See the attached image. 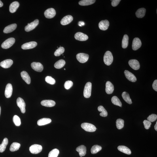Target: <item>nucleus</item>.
Returning <instances> with one entry per match:
<instances>
[{
  "label": "nucleus",
  "instance_id": "1",
  "mask_svg": "<svg viewBox=\"0 0 157 157\" xmlns=\"http://www.w3.org/2000/svg\"><path fill=\"white\" fill-rule=\"evenodd\" d=\"M113 61V57L111 52L108 51L106 52L104 57V61L107 65L111 64Z\"/></svg>",
  "mask_w": 157,
  "mask_h": 157
},
{
  "label": "nucleus",
  "instance_id": "2",
  "mask_svg": "<svg viewBox=\"0 0 157 157\" xmlns=\"http://www.w3.org/2000/svg\"><path fill=\"white\" fill-rule=\"evenodd\" d=\"M81 126L84 130L88 132H94L97 129L96 127L94 125L89 124V123H83L81 124Z\"/></svg>",
  "mask_w": 157,
  "mask_h": 157
},
{
  "label": "nucleus",
  "instance_id": "3",
  "mask_svg": "<svg viewBox=\"0 0 157 157\" xmlns=\"http://www.w3.org/2000/svg\"><path fill=\"white\" fill-rule=\"evenodd\" d=\"M92 84L90 82L87 83L84 87V95L86 98H88L91 96L92 92Z\"/></svg>",
  "mask_w": 157,
  "mask_h": 157
},
{
  "label": "nucleus",
  "instance_id": "4",
  "mask_svg": "<svg viewBox=\"0 0 157 157\" xmlns=\"http://www.w3.org/2000/svg\"><path fill=\"white\" fill-rule=\"evenodd\" d=\"M15 41V40L14 38H9L5 40L2 44L1 47L4 49H7L13 45Z\"/></svg>",
  "mask_w": 157,
  "mask_h": 157
},
{
  "label": "nucleus",
  "instance_id": "5",
  "mask_svg": "<svg viewBox=\"0 0 157 157\" xmlns=\"http://www.w3.org/2000/svg\"><path fill=\"white\" fill-rule=\"evenodd\" d=\"M89 55L84 53H80L76 55V58L81 63H84L88 61L89 58Z\"/></svg>",
  "mask_w": 157,
  "mask_h": 157
},
{
  "label": "nucleus",
  "instance_id": "6",
  "mask_svg": "<svg viewBox=\"0 0 157 157\" xmlns=\"http://www.w3.org/2000/svg\"><path fill=\"white\" fill-rule=\"evenodd\" d=\"M30 151L33 154H37L41 152L42 150V146L38 144H34L29 148Z\"/></svg>",
  "mask_w": 157,
  "mask_h": 157
},
{
  "label": "nucleus",
  "instance_id": "7",
  "mask_svg": "<svg viewBox=\"0 0 157 157\" xmlns=\"http://www.w3.org/2000/svg\"><path fill=\"white\" fill-rule=\"evenodd\" d=\"M39 24V20H35L30 23H28L27 26L25 27V30L27 32H29L35 29Z\"/></svg>",
  "mask_w": 157,
  "mask_h": 157
},
{
  "label": "nucleus",
  "instance_id": "8",
  "mask_svg": "<svg viewBox=\"0 0 157 157\" xmlns=\"http://www.w3.org/2000/svg\"><path fill=\"white\" fill-rule=\"evenodd\" d=\"M44 16L48 19L54 18L56 14L55 10L53 8H50L46 10L44 12Z\"/></svg>",
  "mask_w": 157,
  "mask_h": 157
},
{
  "label": "nucleus",
  "instance_id": "9",
  "mask_svg": "<svg viewBox=\"0 0 157 157\" xmlns=\"http://www.w3.org/2000/svg\"><path fill=\"white\" fill-rule=\"evenodd\" d=\"M17 104L18 106L20 108L22 113H25L26 111L25 108L26 105L24 100L21 97H18L17 99Z\"/></svg>",
  "mask_w": 157,
  "mask_h": 157
},
{
  "label": "nucleus",
  "instance_id": "10",
  "mask_svg": "<svg viewBox=\"0 0 157 157\" xmlns=\"http://www.w3.org/2000/svg\"><path fill=\"white\" fill-rule=\"evenodd\" d=\"M75 39L80 41H85L88 38L87 35L81 32H78L75 34L74 36Z\"/></svg>",
  "mask_w": 157,
  "mask_h": 157
},
{
  "label": "nucleus",
  "instance_id": "11",
  "mask_svg": "<svg viewBox=\"0 0 157 157\" xmlns=\"http://www.w3.org/2000/svg\"><path fill=\"white\" fill-rule=\"evenodd\" d=\"M31 66L33 70L38 72H41L43 69V67L39 62H33L31 63Z\"/></svg>",
  "mask_w": 157,
  "mask_h": 157
},
{
  "label": "nucleus",
  "instance_id": "12",
  "mask_svg": "<svg viewBox=\"0 0 157 157\" xmlns=\"http://www.w3.org/2000/svg\"><path fill=\"white\" fill-rule=\"evenodd\" d=\"M142 43L140 39L138 38H135L133 39L132 44V49L136 50L141 47Z\"/></svg>",
  "mask_w": 157,
  "mask_h": 157
},
{
  "label": "nucleus",
  "instance_id": "13",
  "mask_svg": "<svg viewBox=\"0 0 157 157\" xmlns=\"http://www.w3.org/2000/svg\"><path fill=\"white\" fill-rule=\"evenodd\" d=\"M37 44V43L35 41L30 42L23 44L21 48L25 50L31 49L35 48Z\"/></svg>",
  "mask_w": 157,
  "mask_h": 157
},
{
  "label": "nucleus",
  "instance_id": "14",
  "mask_svg": "<svg viewBox=\"0 0 157 157\" xmlns=\"http://www.w3.org/2000/svg\"><path fill=\"white\" fill-rule=\"evenodd\" d=\"M129 64L131 68L135 70H137L140 69V63L139 61L136 59H131L129 60Z\"/></svg>",
  "mask_w": 157,
  "mask_h": 157
},
{
  "label": "nucleus",
  "instance_id": "15",
  "mask_svg": "<svg viewBox=\"0 0 157 157\" xmlns=\"http://www.w3.org/2000/svg\"><path fill=\"white\" fill-rule=\"evenodd\" d=\"M109 25V21L107 20H102L99 23L98 26L99 29L101 30H107Z\"/></svg>",
  "mask_w": 157,
  "mask_h": 157
},
{
  "label": "nucleus",
  "instance_id": "16",
  "mask_svg": "<svg viewBox=\"0 0 157 157\" xmlns=\"http://www.w3.org/2000/svg\"><path fill=\"white\" fill-rule=\"evenodd\" d=\"M13 63V61L11 59H6L2 61L0 63V65L4 69H8L11 66Z\"/></svg>",
  "mask_w": 157,
  "mask_h": 157
},
{
  "label": "nucleus",
  "instance_id": "17",
  "mask_svg": "<svg viewBox=\"0 0 157 157\" xmlns=\"http://www.w3.org/2000/svg\"><path fill=\"white\" fill-rule=\"evenodd\" d=\"M73 17L69 15L64 17L61 20V23L63 25H66L69 24L73 20Z\"/></svg>",
  "mask_w": 157,
  "mask_h": 157
},
{
  "label": "nucleus",
  "instance_id": "18",
  "mask_svg": "<svg viewBox=\"0 0 157 157\" xmlns=\"http://www.w3.org/2000/svg\"><path fill=\"white\" fill-rule=\"evenodd\" d=\"M13 92V87L11 84H8L6 87L5 95L6 97L9 98L11 97Z\"/></svg>",
  "mask_w": 157,
  "mask_h": 157
},
{
  "label": "nucleus",
  "instance_id": "19",
  "mask_svg": "<svg viewBox=\"0 0 157 157\" xmlns=\"http://www.w3.org/2000/svg\"><path fill=\"white\" fill-rule=\"evenodd\" d=\"M125 76L129 81L135 82L137 80V78L133 74L127 70L125 71L124 72Z\"/></svg>",
  "mask_w": 157,
  "mask_h": 157
},
{
  "label": "nucleus",
  "instance_id": "20",
  "mask_svg": "<svg viewBox=\"0 0 157 157\" xmlns=\"http://www.w3.org/2000/svg\"><path fill=\"white\" fill-rule=\"evenodd\" d=\"M114 90V87L113 85L111 82L107 81L106 84L105 91L108 94H112Z\"/></svg>",
  "mask_w": 157,
  "mask_h": 157
},
{
  "label": "nucleus",
  "instance_id": "21",
  "mask_svg": "<svg viewBox=\"0 0 157 157\" xmlns=\"http://www.w3.org/2000/svg\"><path fill=\"white\" fill-rule=\"evenodd\" d=\"M76 150L78 152L80 157L84 156L86 154V146L82 145L78 146Z\"/></svg>",
  "mask_w": 157,
  "mask_h": 157
},
{
  "label": "nucleus",
  "instance_id": "22",
  "mask_svg": "<svg viewBox=\"0 0 157 157\" xmlns=\"http://www.w3.org/2000/svg\"><path fill=\"white\" fill-rule=\"evenodd\" d=\"M17 25L16 24L10 25L6 27L3 30L4 33H8L12 32L16 28Z\"/></svg>",
  "mask_w": 157,
  "mask_h": 157
},
{
  "label": "nucleus",
  "instance_id": "23",
  "mask_svg": "<svg viewBox=\"0 0 157 157\" xmlns=\"http://www.w3.org/2000/svg\"><path fill=\"white\" fill-rule=\"evenodd\" d=\"M41 105L47 107H52L55 105L56 103L54 101L51 100H45L42 101Z\"/></svg>",
  "mask_w": 157,
  "mask_h": 157
},
{
  "label": "nucleus",
  "instance_id": "24",
  "mask_svg": "<svg viewBox=\"0 0 157 157\" xmlns=\"http://www.w3.org/2000/svg\"><path fill=\"white\" fill-rule=\"evenodd\" d=\"M20 4L18 2L15 1L13 2L9 6V11L11 13H14L19 6Z\"/></svg>",
  "mask_w": 157,
  "mask_h": 157
},
{
  "label": "nucleus",
  "instance_id": "25",
  "mask_svg": "<svg viewBox=\"0 0 157 157\" xmlns=\"http://www.w3.org/2000/svg\"><path fill=\"white\" fill-rule=\"evenodd\" d=\"M21 76L23 80L27 84H30L31 80V78L29 74L25 71H23L21 73Z\"/></svg>",
  "mask_w": 157,
  "mask_h": 157
},
{
  "label": "nucleus",
  "instance_id": "26",
  "mask_svg": "<svg viewBox=\"0 0 157 157\" xmlns=\"http://www.w3.org/2000/svg\"><path fill=\"white\" fill-rule=\"evenodd\" d=\"M51 121L52 120L50 118H44L38 120L37 124L39 126H44L50 124Z\"/></svg>",
  "mask_w": 157,
  "mask_h": 157
},
{
  "label": "nucleus",
  "instance_id": "27",
  "mask_svg": "<svg viewBox=\"0 0 157 157\" xmlns=\"http://www.w3.org/2000/svg\"><path fill=\"white\" fill-rule=\"evenodd\" d=\"M118 149L119 151L127 154H130L131 153L130 150L126 146L124 145L118 146Z\"/></svg>",
  "mask_w": 157,
  "mask_h": 157
},
{
  "label": "nucleus",
  "instance_id": "28",
  "mask_svg": "<svg viewBox=\"0 0 157 157\" xmlns=\"http://www.w3.org/2000/svg\"><path fill=\"white\" fill-rule=\"evenodd\" d=\"M146 11V10L145 8H139L136 12V16L138 18H143L145 16Z\"/></svg>",
  "mask_w": 157,
  "mask_h": 157
},
{
  "label": "nucleus",
  "instance_id": "29",
  "mask_svg": "<svg viewBox=\"0 0 157 157\" xmlns=\"http://www.w3.org/2000/svg\"><path fill=\"white\" fill-rule=\"evenodd\" d=\"M122 96L123 99L127 103L131 104L132 103V102L131 101L129 95L128 93L126 92H124L122 93Z\"/></svg>",
  "mask_w": 157,
  "mask_h": 157
},
{
  "label": "nucleus",
  "instance_id": "30",
  "mask_svg": "<svg viewBox=\"0 0 157 157\" xmlns=\"http://www.w3.org/2000/svg\"><path fill=\"white\" fill-rule=\"evenodd\" d=\"M95 1V0H82L80 1L78 4L81 6H88L94 4Z\"/></svg>",
  "mask_w": 157,
  "mask_h": 157
},
{
  "label": "nucleus",
  "instance_id": "31",
  "mask_svg": "<svg viewBox=\"0 0 157 157\" xmlns=\"http://www.w3.org/2000/svg\"><path fill=\"white\" fill-rule=\"evenodd\" d=\"M8 143V139L7 138H5L2 144L0 145V152H3L5 151Z\"/></svg>",
  "mask_w": 157,
  "mask_h": 157
},
{
  "label": "nucleus",
  "instance_id": "32",
  "mask_svg": "<svg viewBox=\"0 0 157 157\" xmlns=\"http://www.w3.org/2000/svg\"><path fill=\"white\" fill-rule=\"evenodd\" d=\"M65 64V61L63 59H61L55 63L54 67L57 69H60L64 66Z\"/></svg>",
  "mask_w": 157,
  "mask_h": 157
},
{
  "label": "nucleus",
  "instance_id": "33",
  "mask_svg": "<svg viewBox=\"0 0 157 157\" xmlns=\"http://www.w3.org/2000/svg\"><path fill=\"white\" fill-rule=\"evenodd\" d=\"M20 147V144L17 142L13 143L10 148V150L11 152H14L18 150Z\"/></svg>",
  "mask_w": 157,
  "mask_h": 157
},
{
  "label": "nucleus",
  "instance_id": "34",
  "mask_svg": "<svg viewBox=\"0 0 157 157\" xmlns=\"http://www.w3.org/2000/svg\"><path fill=\"white\" fill-rule=\"evenodd\" d=\"M129 37L128 35H124L122 41V47L123 48H126L128 45Z\"/></svg>",
  "mask_w": 157,
  "mask_h": 157
},
{
  "label": "nucleus",
  "instance_id": "35",
  "mask_svg": "<svg viewBox=\"0 0 157 157\" xmlns=\"http://www.w3.org/2000/svg\"><path fill=\"white\" fill-rule=\"evenodd\" d=\"M111 101L112 103L114 105L119 106L120 107H122V104L119 99L116 96L112 97Z\"/></svg>",
  "mask_w": 157,
  "mask_h": 157
},
{
  "label": "nucleus",
  "instance_id": "36",
  "mask_svg": "<svg viewBox=\"0 0 157 157\" xmlns=\"http://www.w3.org/2000/svg\"><path fill=\"white\" fill-rule=\"evenodd\" d=\"M98 110L99 111L101 112L100 114V116L103 117H106L107 116V112L103 106H99L98 107Z\"/></svg>",
  "mask_w": 157,
  "mask_h": 157
},
{
  "label": "nucleus",
  "instance_id": "37",
  "mask_svg": "<svg viewBox=\"0 0 157 157\" xmlns=\"http://www.w3.org/2000/svg\"><path fill=\"white\" fill-rule=\"evenodd\" d=\"M102 149L101 146L98 145H95L92 146L91 149V152L92 154H95L100 151Z\"/></svg>",
  "mask_w": 157,
  "mask_h": 157
},
{
  "label": "nucleus",
  "instance_id": "38",
  "mask_svg": "<svg viewBox=\"0 0 157 157\" xmlns=\"http://www.w3.org/2000/svg\"><path fill=\"white\" fill-rule=\"evenodd\" d=\"M116 126L119 129H122L124 127V121L121 119H118L116 121Z\"/></svg>",
  "mask_w": 157,
  "mask_h": 157
},
{
  "label": "nucleus",
  "instance_id": "39",
  "mask_svg": "<svg viewBox=\"0 0 157 157\" xmlns=\"http://www.w3.org/2000/svg\"><path fill=\"white\" fill-rule=\"evenodd\" d=\"M59 153V151L58 149H53L50 152L48 155V157H57Z\"/></svg>",
  "mask_w": 157,
  "mask_h": 157
},
{
  "label": "nucleus",
  "instance_id": "40",
  "mask_svg": "<svg viewBox=\"0 0 157 157\" xmlns=\"http://www.w3.org/2000/svg\"><path fill=\"white\" fill-rule=\"evenodd\" d=\"M65 51V49L63 47L59 48L54 53V55L56 57H58L62 54Z\"/></svg>",
  "mask_w": 157,
  "mask_h": 157
},
{
  "label": "nucleus",
  "instance_id": "41",
  "mask_svg": "<svg viewBox=\"0 0 157 157\" xmlns=\"http://www.w3.org/2000/svg\"><path fill=\"white\" fill-rule=\"evenodd\" d=\"M13 121L16 126H20L21 124V120L20 118L18 116L14 115L13 118Z\"/></svg>",
  "mask_w": 157,
  "mask_h": 157
},
{
  "label": "nucleus",
  "instance_id": "42",
  "mask_svg": "<svg viewBox=\"0 0 157 157\" xmlns=\"http://www.w3.org/2000/svg\"><path fill=\"white\" fill-rule=\"evenodd\" d=\"M46 81L47 83L51 85H54L55 83V80L51 77L47 76L45 78Z\"/></svg>",
  "mask_w": 157,
  "mask_h": 157
},
{
  "label": "nucleus",
  "instance_id": "43",
  "mask_svg": "<svg viewBox=\"0 0 157 157\" xmlns=\"http://www.w3.org/2000/svg\"><path fill=\"white\" fill-rule=\"evenodd\" d=\"M156 115L152 114L150 115L147 118V120L151 122H154L157 120Z\"/></svg>",
  "mask_w": 157,
  "mask_h": 157
},
{
  "label": "nucleus",
  "instance_id": "44",
  "mask_svg": "<svg viewBox=\"0 0 157 157\" xmlns=\"http://www.w3.org/2000/svg\"><path fill=\"white\" fill-rule=\"evenodd\" d=\"M73 85V82L71 81H68L65 82L64 86L66 89L68 90L71 88Z\"/></svg>",
  "mask_w": 157,
  "mask_h": 157
},
{
  "label": "nucleus",
  "instance_id": "45",
  "mask_svg": "<svg viewBox=\"0 0 157 157\" xmlns=\"http://www.w3.org/2000/svg\"><path fill=\"white\" fill-rule=\"evenodd\" d=\"M144 127L145 129H149L152 124L151 122L147 120H145L143 121Z\"/></svg>",
  "mask_w": 157,
  "mask_h": 157
},
{
  "label": "nucleus",
  "instance_id": "46",
  "mask_svg": "<svg viewBox=\"0 0 157 157\" xmlns=\"http://www.w3.org/2000/svg\"><path fill=\"white\" fill-rule=\"evenodd\" d=\"M120 0H113L111 2V5L113 7H116L119 4Z\"/></svg>",
  "mask_w": 157,
  "mask_h": 157
},
{
  "label": "nucleus",
  "instance_id": "47",
  "mask_svg": "<svg viewBox=\"0 0 157 157\" xmlns=\"http://www.w3.org/2000/svg\"><path fill=\"white\" fill-rule=\"evenodd\" d=\"M152 87L157 92V80H155L154 82L152 84Z\"/></svg>",
  "mask_w": 157,
  "mask_h": 157
},
{
  "label": "nucleus",
  "instance_id": "48",
  "mask_svg": "<svg viewBox=\"0 0 157 157\" xmlns=\"http://www.w3.org/2000/svg\"><path fill=\"white\" fill-rule=\"evenodd\" d=\"M85 25V23L84 22L80 21L78 23V25L80 27L84 26Z\"/></svg>",
  "mask_w": 157,
  "mask_h": 157
},
{
  "label": "nucleus",
  "instance_id": "49",
  "mask_svg": "<svg viewBox=\"0 0 157 157\" xmlns=\"http://www.w3.org/2000/svg\"><path fill=\"white\" fill-rule=\"evenodd\" d=\"M154 129L156 131H157V122H156V124L154 126Z\"/></svg>",
  "mask_w": 157,
  "mask_h": 157
},
{
  "label": "nucleus",
  "instance_id": "50",
  "mask_svg": "<svg viewBox=\"0 0 157 157\" xmlns=\"http://www.w3.org/2000/svg\"><path fill=\"white\" fill-rule=\"evenodd\" d=\"M3 3H2V2L1 1H0V7H3Z\"/></svg>",
  "mask_w": 157,
  "mask_h": 157
},
{
  "label": "nucleus",
  "instance_id": "51",
  "mask_svg": "<svg viewBox=\"0 0 157 157\" xmlns=\"http://www.w3.org/2000/svg\"><path fill=\"white\" fill-rule=\"evenodd\" d=\"M1 107H0V115H1Z\"/></svg>",
  "mask_w": 157,
  "mask_h": 157
},
{
  "label": "nucleus",
  "instance_id": "52",
  "mask_svg": "<svg viewBox=\"0 0 157 157\" xmlns=\"http://www.w3.org/2000/svg\"><path fill=\"white\" fill-rule=\"evenodd\" d=\"M64 70H65V69H64Z\"/></svg>",
  "mask_w": 157,
  "mask_h": 157
}]
</instances>
